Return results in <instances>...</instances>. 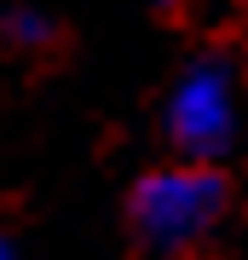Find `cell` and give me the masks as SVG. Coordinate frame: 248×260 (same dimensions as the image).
<instances>
[{
	"instance_id": "cell-1",
	"label": "cell",
	"mask_w": 248,
	"mask_h": 260,
	"mask_svg": "<svg viewBox=\"0 0 248 260\" xmlns=\"http://www.w3.org/2000/svg\"><path fill=\"white\" fill-rule=\"evenodd\" d=\"M162 133L185 162L220 168L242 139V81L225 52H196L179 70L162 110Z\"/></svg>"
},
{
	"instance_id": "cell-2",
	"label": "cell",
	"mask_w": 248,
	"mask_h": 260,
	"mask_svg": "<svg viewBox=\"0 0 248 260\" xmlns=\"http://www.w3.org/2000/svg\"><path fill=\"white\" fill-rule=\"evenodd\" d=\"M231 208V185L220 168L202 162H173V168H150L127 197V220L145 249L179 254L191 243H202Z\"/></svg>"
},
{
	"instance_id": "cell-3",
	"label": "cell",
	"mask_w": 248,
	"mask_h": 260,
	"mask_svg": "<svg viewBox=\"0 0 248 260\" xmlns=\"http://www.w3.org/2000/svg\"><path fill=\"white\" fill-rule=\"evenodd\" d=\"M0 35H6L12 47H46V41H52V18H46L41 6H6L0 12Z\"/></svg>"
},
{
	"instance_id": "cell-4",
	"label": "cell",
	"mask_w": 248,
	"mask_h": 260,
	"mask_svg": "<svg viewBox=\"0 0 248 260\" xmlns=\"http://www.w3.org/2000/svg\"><path fill=\"white\" fill-rule=\"evenodd\" d=\"M0 260H23V254H18V243H12L6 232H0Z\"/></svg>"
},
{
	"instance_id": "cell-5",
	"label": "cell",
	"mask_w": 248,
	"mask_h": 260,
	"mask_svg": "<svg viewBox=\"0 0 248 260\" xmlns=\"http://www.w3.org/2000/svg\"><path fill=\"white\" fill-rule=\"evenodd\" d=\"M162 12H185V6H196V0H156Z\"/></svg>"
}]
</instances>
